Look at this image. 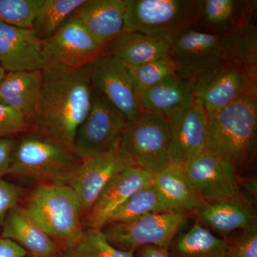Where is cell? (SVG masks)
<instances>
[{"label": "cell", "mask_w": 257, "mask_h": 257, "mask_svg": "<svg viewBox=\"0 0 257 257\" xmlns=\"http://www.w3.org/2000/svg\"><path fill=\"white\" fill-rule=\"evenodd\" d=\"M257 143V95L241 96L207 114L204 150L229 162L238 171L254 159Z\"/></svg>", "instance_id": "3957f363"}, {"label": "cell", "mask_w": 257, "mask_h": 257, "mask_svg": "<svg viewBox=\"0 0 257 257\" xmlns=\"http://www.w3.org/2000/svg\"><path fill=\"white\" fill-rule=\"evenodd\" d=\"M106 46L72 19L55 35L42 41L45 64L82 67L105 53Z\"/></svg>", "instance_id": "7c38bea8"}, {"label": "cell", "mask_w": 257, "mask_h": 257, "mask_svg": "<svg viewBox=\"0 0 257 257\" xmlns=\"http://www.w3.org/2000/svg\"><path fill=\"white\" fill-rule=\"evenodd\" d=\"M120 150L138 167L156 173L171 163V135L165 114L142 110L128 121Z\"/></svg>", "instance_id": "8992f818"}, {"label": "cell", "mask_w": 257, "mask_h": 257, "mask_svg": "<svg viewBox=\"0 0 257 257\" xmlns=\"http://www.w3.org/2000/svg\"><path fill=\"white\" fill-rule=\"evenodd\" d=\"M138 257H171L168 248L145 246L139 248Z\"/></svg>", "instance_id": "74e56055"}, {"label": "cell", "mask_w": 257, "mask_h": 257, "mask_svg": "<svg viewBox=\"0 0 257 257\" xmlns=\"http://www.w3.org/2000/svg\"><path fill=\"white\" fill-rule=\"evenodd\" d=\"M84 2V0H44L32 30L41 41L47 40L64 26Z\"/></svg>", "instance_id": "83f0119b"}, {"label": "cell", "mask_w": 257, "mask_h": 257, "mask_svg": "<svg viewBox=\"0 0 257 257\" xmlns=\"http://www.w3.org/2000/svg\"><path fill=\"white\" fill-rule=\"evenodd\" d=\"M137 166L120 149L81 161L68 182L78 196L83 215H87L99 193L113 177Z\"/></svg>", "instance_id": "4fadbf2b"}, {"label": "cell", "mask_w": 257, "mask_h": 257, "mask_svg": "<svg viewBox=\"0 0 257 257\" xmlns=\"http://www.w3.org/2000/svg\"><path fill=\"white\" fill-rule=\"evenodd\" d=\"M5 73H6V71L0 66V82H1L2 79L4 77Z\"/></svg>", "instance_id": "f35d334b"}, {"label": "cell", "mask_w": 257, "mask_h": 257, "mask_svg": "<svg viewBox=\"0 0 257 257\" xmlns=\"http://www.w3.org/2000/svg\"><path fill=\"white\" fill-rule=\"evenodd\" d=\"M26 209L62 251L82 236V204L67 184H41L32 192Z\"/></svg>", "instance_id": "5b68a950"}, {"label": "cell", "mask_w": 257, "mask_h": 257, "mask_svg": "<svg viewBox=\"0 0 257 257\" xmlns=\"http://www.w3.org/2000/svg\"><path fill=\"white\" fill-rule=\"evenodd\" d=\"M251 20L229 33H212L196 28L170 38L169 56L179 78L194 89L231 62H239L256 72V28Z\"/></svg>", "instance_id": "6da1fadb"}, {"label": "cell", "mask_w": 257, "mask_h": 257, "mask_svg": "<svg viewBox=\"0 0 257 257\" xmlns=\"http://www.w3.org/2000/svg\"><path fill=\"white\" fill-rule=\"evenodd\" d=\"M128 68L133 74L135 88L140 98L149 88L176 76L175 66L169 55L138 67Z\"/></svg>", "instance_id": "4dcf8cb0"}, {"label": "cell", "mask_w": 257, "mask_h": 257, "mask_svg": "<svg viewBox=\"0 0 257 257\" xmlns=\"http://www.w3.org/2000/svg\"><path fill=\"white\" fill-rule=\"evenodd\" d=\"M195 25V1L127 0L124 31L171 38Z\"/></svg>", "instance_id": "52a82bcc"}, {"label": "cell", "mask_w": 257, "mask_h": 257, "mask_svg": "<svg viewBox=\"0 0 257 257\" xmlns=\"http://www.w3.org/2000/svg\"><path fill=\"white\" fill-rule=\"evenodd\" d=\"M126 5L127 0H84L69 19L107 47L124 30Z\"/></svg>", "instance_id": "ac0fdd59"}, {"label": "cell", "mask_w": 257, "mask_h": 257, "mask_svg": "<svg viewBox=\"0 0 257 257\" xmlns=\"http://www.w3.org/2000/svg\"><path fill=\"white\" fill-rule=\"evenodd\" d=\"M165 116L171 135V162L184 165L204 150L207 112L194 96L188 106Z\"/></svg>", "instance_id": "9a60e30c"}, {"label": "cell", "mask_w": 257, "mask_h": 257, "mask_svg": "<svg viewBox=\"0 0 257 257\" xmlns=\"http://www.w3.org/2000/svg\"><path fill=\"white\" fill-rule=\"evenodd\" d=\"M28 252L15 241L0 237V257H26Z\"/></svg>", "instance_id": "d590c367"}, {"label": "cell", "mask_w": 257, "mask_h": 257, "mask_svg": "<svg viewBox=\"0 0 257 257\" xmlns=\"http://www.w3.org/2000/svg\"><path fill=\"white\" fill-rule=\"evenodd\" d=\"M31 127V123L25 115L0 102V139L29 133Z\"/></svg>", "instance_id": "d6a6232c"}, {"label": "cell", "mask_w": 257, "mask_h": 257, "mask_svg": "<svg viewBox=\"0 0 257 257\" xmlns=\"http://www.w3.org/2000/svg\"><path fill=\"white\" fill-rule=\"evenodd\" d=\"M22 193L20 186L0 179V226H3L8 213L18 207Z\"/></svg>", "instance_id": "836d02e7"}, {"label": "cell", "mask_w": 257, "mask_h": 257, "mask_svg": "<svg viewBox=\"0 0 257 257\" xmlns=\"http://www.w3.org/2000/svg\"><path fill=\"white\" fill-rule=\"evenodd\" d=\"M153 176L150 171L134 166L113 177L99 193L86 215L87 228L102 229L128 198L152 183Z\"/></svg>", "instance_id": "2e32d148"}, {"label": "cell", "mask_w": 257, "mask_h": 257, "mask_svg": "<svg viewBox=\"0 0 257 257\" xmlns=\"http://www.w3.org/2000/svg\"><path fill=\"white\" fill-rule=\"evenodd\" d=\"M184 170L204 202H235L254 207L243 194L237 171L214 154L203 150L184 164Z\"/></svg>", "instance_id": "30bf717a"}, {"label": "cell", "mask_w": 257, "mask_h": 257, "mask_svg": "<svg viewBox=\"0 0 257 257\" xmlns=\"http://www.w3.org/2000/svg\"><path fill=\"white\" fill-rule=\"evenodd\" d=\"M190 213L165 211L147 214L128 222L110 223L101 229L117 249L134 251L145 246L170 248Z\"/></svg>", "instance_id": "ba28073f"}, {"label": "cell", "mask_w": 257, "mask_h": 257, "mask_svg": "<svg viewBox=\"0 0 257 257\" xmlns=\"http://www.w3.org/2000/svg\"><path fill=\"white\" fill-rule=\"evenodd\" d=\"M257 74L239 62H231L194 89V96L207 114L220 110L241 96L256 94Z\"/></svg>", "instance_id": "5bb4252c"}, {"label": "cell", "mask_w": 257, "mask_h": 257, "mask_svg": "<svg viewBox=\"0 0 257 257\" xmlns=\"http://www.w3.org/2000/svg\"><path fill=\"white\" fill-rule=\"evenodd\" d=\"M256 2L239 0L195 1V28L212 33L236 31L252 20Z\"/></svg>", "instance_id": "d6986e66"}, {"label": "cell", "mask_w": 257, "mask_h": 257, "mask_svg": "<svg viewBox=\"0 0 257 257\" xmlns=\"http://www.w3.org/2000/svg\"><path fill=\"white\" fill-rule=\"evenodd\" d=\"M134 251H124L113 246L101 229L83 231L80 239L73 246L62 251L63 257H133Z\"/></svg>", "instance_id": "f1b7e54d"}, {"label": "cell", "mask_w": 257, "mask_h": 257, "mask_svg": "<svg viewBox=\"0 0 257 257\" xmlns=\"http://www.w3.org/2000/svg\"><path fill=\"white\" fill-rule=\"evenodd\" d=\"M239 182L243 194L253 205H256L257 181L256 177L243 178L239 176Z\"/></svg>", "instance_id": "8d00e7d4"}, {"label": "cell", "mask_w": 257, "mask_h": 257, "mask_svg": "<svg viewBox=\"0 0 257 257\" xmlns=\"http://www.w3.org/2000/svg\"><path fill=\"white\" fill-rule=\"evenodd\" d=\"M197 221L209 231H216L224 238L257 224L256 209L251 204L235 202H204L194 211Z\"/></svg>", "instance_id": "7402d4cb"}, {"label": "cell", "mask_w": 257, "mask_h": 257, "mask_svg": "<svg viewBox=\"0 0 257 257\" xmlns=\"http://www.w3.org/2000/svg\"><path fill=\"white\" fill-rule=\"evenodd\" d=\"M87 67L93 89L104 96L128 121L141 112L133 74L122 61L105 52Z\"/></svg>", "instance_id": "8fae6325"}, {"label": "cell", "mask_w": 257, "mask_h": 257, "mask_svg": "<svg viewBox=\"0 0 257 257\" xmlns=\"http://www.w3.org/2000/svg\"><path fill=\"white\" fill-rule=\"evenodd\" d=\"M170 38L138 32L123 31L106 47V53L117 57L128 67H135L169 55Z\"/></svg>", "instance_id": "44dd1931"}, {"label": "cell", "mask_w": 257, "mask_h": 257, "mask_svg": "<svg viewBox=\"0 0 257 257\" xmlns=\"http://www.w3.org/2000/svg\"><path fill=\"white\" fill-rule=\"evenodd\" d=\"M45 64L42 41L32 29L0 22V66L6 72L42 70Z\"/></svg>", "instance_id": "e0dca14e"}, {"label": "cell", "mask_w": 257, "mask_h": 257, "mask_svg": "<svg viewBox=\"0 0 257 257\" xmlns=\"http://www.w3.org/2000/svg\"><path fill=\"white\" fill-rule=\"evenodd\" d=\"M165 211H171L160 192L152 183L140 189L128 198L115 211L108 224L128 222L147 214Z\"/></svg>", "instance_id": "4316f807"}, {"label": "cell", "mask_w": 257, "mask_h": 257, "mask_svg": "<svg viewBox=\"0 0 257 257\" xmlns=\"http://www.w3.org/2000/svg\"><path fill=\"white\" fill-rule=\"evenodd\" d=\"M127 122L124 115L93 89L90 110L74 140V155L82 161L117 150Z\"/></svg>", "instance_id": "9c48e42d"}, {"label": "cell", "mask_w": 257, "mask_h": 257, "mask_svg": "<svg viewBox=\"0 0 257 257\" xmlns=\"http://www.w3.org/2000/svg\"><path fill=\"white\" fill-rule=\"evenodd\" d=\"M194 98V88L177 76L149 88L140 96L142 110L167 115L190 104Z\"/></svg>", "instance_id": "d4e9b609"}, {"label": "cell", "mask_w": 257, "mask_h": 257, "mask_svg": "<svg viewBox=\"0 0 257 257\" xmlns=\"http://www.w3.org/2000/svg\"><path fill=\"white\" fill-rule=\"evenodd\" d=\"M152 184L171 211L191 213L204 203L187 179L182 164L171 162L163 170L154 173Z\"/></svg>", "instance_id": "603a6c76"}, {"label": "cell", "mask_w": 257, "mask_h": 257, "mask_svg": "<svg viewBox=\"0 0 257 257\" xmlns=\"http://www.w3.org/2000/svg\"><path fill=\"white\" fill-rule=\"evenodd\" d=\"M78 159L67 145L39 133H26L15 143L8 175L42 184H67Z\"/></svg>", "instance_id": "277c9868"}, {"label": "cell", "mask_w": 257, "mask_h": 257, "mask_svg": "<svg viewBox=\"0 0 257 257\" xmlns=\"http://www.w3.org/2000/svg\"><path fill=\"white\" fill-rule=\"evenodd\" d=\"M177 257H226V241L196 221L175 243Z\"/></svg>", "instance_id": "484cf974"}, {"label": "cell", "mask_w": 257, "mask_h": 257, "mask_svg": "<svg viewBox=\"0 0 257 257\" xmlns=\"http://www.w3.org/2000/svg\"><path fill=\"white\" fill-rule=\"evenodd\" d=\"M26 257H40V256H35V255H32V254H28V256Z\"/></svg>", "instance_id": "ab89813d"}, {"label": "cell", "mask_w": 257, "mask_h": 257, "mask_svg": "<svg viewBox=\"0 0 257 257\" xmlns=\"http://www.w3.org/2000/svg\"><path fill=\"white\" fill-rule=\"evenodd\" d=\"M42 82V70L6 72L0 82V102L23 113L31 123Z\"/></svg>", "instance_id": "cb8c5ba5"}, {"label": "cell", "mask_w": 257, "mask_h": 257, "mask_svg": "<svg viewBox=\"0 0 257 257\" xmlns=\"http://www.w3.org/2000/svg\"><path fill=\"white\" fill-rule=\"evenodd\" d=\"M44 0H0V22L21 29H32Z\"/></svg>", "instance_id": "f546056e"}, {"label": "cell", "mask_w": 257, "mask_h": 257, "mask_svg": "<svg viewBox=\"0 0 257 257\" xmlns=\"http://www.w3.org/2000/svg\"><path fill=\"white\" fill-rule=\"evenodd\" d=\"M42 74L32 126L37 133L72 149L78 128L92 106L93 87L87 65L75 68L46 64Z\"/></svg>", "instance_id": "7a4b0ae2"}, {"label": "cell", "mask_w": 257, "mask_h": 257, "mask_svg": "<svg viewBox=\"0 0 257 257\" xmlns=\"http://www.w3.org/2000/svg\"><path fill=\"white\" fill-rule=\"evenodd\" d=\"M226 257H257V224L224 238Z\"/></svg>", "instance_id": "1f68e13d"}, {"label": "cell", "mask_w": 257, "mask_h": 257, "mask_svg": "<svg viewBox=\"0 0 257 257\" xmlns=\"http://www.w3.org/2000/svg\"><path fill=\"white\" fill-rule=\"evenodd\" d=\"M14 145L11 139H0V179L8 174Z\"/></svg>", "instance_id": "e575fe53"}, {"label": "cell", "mask_w": 257, "mask_h": 257, "mask_svg": "<svg viewBox=\"0 0 257 257\" xmlns=\"http://www.w3.org/2000/svg\"><path fill=\"white\" fill-rule=\"evenodd\" d=\"M2 238L15 241L28 254L40 257H63L58 243L37 225L26 208L10 211L3 225Z\"/></svg>", "instance_id": "ffe728a7"}]
</instances>
